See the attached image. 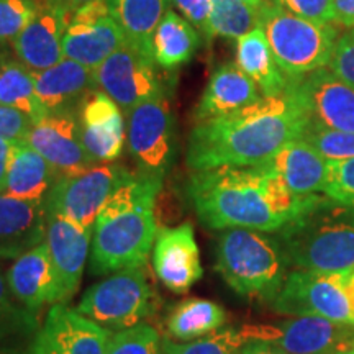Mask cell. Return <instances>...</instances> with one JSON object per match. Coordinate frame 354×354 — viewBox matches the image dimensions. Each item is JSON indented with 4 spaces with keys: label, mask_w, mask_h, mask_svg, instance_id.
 <instances>
[{
    "label": "cell",
    "mask_w": 354,
    "mask_h": 354,
    "mask_svg": "<svg viewBox=\"0 0 354 354\" xmlns=\"http://www.w3.org/2000/svg\"><path fill=\"white\" fill-rule=\"evenodd\" d=\"M50 162L28 145H15L3 194L25 201L46 202L59 179Z\"/></svg>",
    "instance_id": "26"
},
{
    "label": "cell",
    "mask_w": 354,
    "mask_h": 354,
    "mask_svg": "<svg viewBox=\"0 0 354 354\" xmlns=\"http://www.w3.org/2000/svg\"><path fill=\"white\" fill-rule=\"evenodd\" d=\"M38 10L39 6L35 0H0V43L13 41Z\"/></svg>",
    "instance_id": "37"
},
{
    "label": "cell",
    "mask_w": 354,
    "mask_h": 354,
    "mask_svg": "<svg viewBox=\"0 0 354 354\" xmlns=\"http://www.w3.org/2000/svg\"><path fill=\"white\" fill-rule=\"evenodd\" d=\"M312 122L326 128L354 131V87L323 68L292 82Z\"/></svg>",
    "instance_id": "15"
},
{
    "label": "cell",
    "mask_w": 354,
    "mask_h": 354,
    "mask_svg": "<svg viewBox=\"0 0 354 354\" xmlns=\"http://www.w3.org/2000/svg\"><path fill=\"white\" fill-rule=\"evenodd\" d=\"M0 105L21 110L33 123L48 115L37 97L35 74L19 59L6 55H0Z\"/></svg>",
    "instance_id": "31"
},
{
    "label": "cell",
    "mask_w": 354,
    "mask_h": 354,
    "mask_svg": "<svg viewBox=\"0 0 354 354\" xmlns=\"http://www.w3.org/2000/svg\"><path fill=\"white\" fill-rule=\"evenodd\" d=\"M344 292H346L349 305H351V310L354 313V269L344 277Z\"/></svg>",
    "instance_id": "47"
},
{
    "label": "cell",
    "mask_w": 354,
    "mask_h": 354,
    "mask_svg": "<svg viewBox=\"0 0 354 354\" xmlns=\"http://www.w3.org/2000/svg\"><path fill=\"white\" fill-rule=\"evenodd\" d=\"M127 148L138 171L162 177L176 159V120L166 94L128 110Z\"/></svg>",
    "instance_id": "9"
},
{
    "label": "cell",
    "mask_w": 354,
    "mask_h": 354,
    "mask_svg": "<svg viewBox=\"0 0 354 354\" xmlns=\"http://www.w3.org/2000/svg\"><path fill=\"white\" fill-rule=\"evenodd\" d=\"M187 194L212 230L248 228L276 233L299 218L320 196H295L263 165L192 171Z\"/></svg>",
    "instance_id": "1"
},
{
    "label": "cell",
    "mask_w": 354,
    "mask_h": 354,
    "mask_svg": "<svg viewBox=\"0 0 354 354\" xmlns=\"http://www.w3.org/2000/svg\"><path fill=\"white\" fill-rule=\"evenodd\" d=\"M241 331L246 342H266L284 354H333L354 343V325L320 317H297L274 325H246Z\"/></svg>",
    "instance_id": "11"
},
{
    "label": "cell",
    "mask_w": 354,
    "mask_h": 354,
    "mask_svg": "<svg viewBox=\"0 0 354 354\" xmlns=\"http://www.w3.org/2000/svg\"><path fill=\"white\" fill-rule=\"evenodd\" d=\"M24 145L41 154L59 176L76 174L99 165L82 143L81 123L74 107L48 113L33 123Z\"/></svg>",
    "instance_id": "14"
},
{
    "label": "cell",
    "mask_w": 354,
    "mask_h": 354,
    "mask_svg": "<svg viewBox=\"0 0 354 354\" xmlns=\"http://www.w3.org/2000/svg\"><path fill=\"white\" fill-rule=\"evenodd\" d=\"M127 44V37L112 17L94 25H69L64 33V57L97 69L110 55Z\"/></svg>",
    "instance_id": "25"
},
{
    "label": "cell",
    "mask_w": 354,
    "mask_h": 354,
    "mask_svg": "<svg viewBox=\"0 0 354 354\" xmlns=\"http://www.w3.org/2000/svg\"><path fill=\"white\" fill-rule=\"evenodd\" d=\"M302 140L322 154L328 162L354 158V131H342L310 122Z\"/></svg>",
    "instance_id": "35"
},
{
    "label": "cell",
    "mask_w": 354,
    "mask_h": 354,
    "mask_svg": "<svg viewBox=\"0 0 354 354\" xmlns=\"http://www.w3.org/2000/svg\"><path fill=\"white\" fill-rule=\"evenodd\" d=\"M333 354H354V346H348V348H343L339 349V351H336Z\"/></svg>",
    "instance_id": "50"
},
{
    "label": "cell",
    "mask_w": 354,
    "mask_h": 354,
    "mask_svg": "<svg viewBox=\"0 0 354 354\" xmlns=\"http://www.w3.org/2000/svg\"><path fill=\"white\" fill-rule=\"evenodd\" d=\"M172 0H109L110 15L125 33L127 43L153 59V37ZM154 61V59H153Z\"/></svg>",
    "instance_id": "27"
},
{
    "label": "cell",
    "mask_w": 354,
    "mask_h": 354,
    "mask_svg": "<svg viewBox=\"0 0 354 354\" xmlns=\"http://www.w3.org/2000/svg\"><path fill=\"white\" fill-rule=\"evenodd\" d=\"M328 69L354 87V28L338 37Z\"/></svg>",
    "instance_id": "40"
},
{
    "label": "cell",
    "mask_w": 354,
    "mask_h": 354,
    "mask_svg": "<svg viewBox=\"0 0 354 354\" xmlns=\"http://www.w3.org/2000/svg\"><path fill=\"white\" fill-rule=\"evenodd\" d=\"M0 354H8V351H3V349H0Z\"/></svg>",
    "instance_id": "52"
},
{
    "label": "cell",
    "mask_w": 354,
    "mask_h": 354,
    "mask_svg": "<svg viewBox=\"0 0 354 354\" xmlns=\"http://www.w3.org/2000/svg\"><path fill=\"white\" fill-rule=\"evenodd\" d=\"M162 177L136 171L109 198L97 216L91 246V269L109 274L143 268L158 236L154 203Z\"/></svg>",
    "instance_id": "3"
},
{
    "label": "cell",
    "mask_w": 354,
    "mask_h": 354,
    "mask_svg": "<svg viewBox=\"0 0 354 354\" xmlns=\"http://www.w3.org/2000/svg\"><path fill=\"white\" fill-rule=\"evenodd\" d=\"M112 335L76 308L56 304L24 354H107Z\"/></svg>",
    "instance_id": "13"
},
{
    "label": "cell",
    "mask_w": 354,
    "mask_h": 354,
    "mask_svg": "<svg viewBox=\"0 0 354 354\" xmlns=\"http://www.w3.org/2000/svg\"><path fill=\"white\" fill-rule=\"evenodd\" d=\"M46 203L0 194V259H19L46 238Z\"/></svg>",
    "instance_id": "20"
},
{
    "label": "cell",
    "mask_w": 354,
    "mask_h": 354,
    "mask_svg": "<svg viewBox=\"0 0 354 354\" xmlns=\"http://www.w3.org/2000/svg\"><path fill=\"white\" fill-rule=\"evenodd\" d=\"M158 308V295L141 268L123 269L86 290L77 312L109 331L145 323Z\"/></svg>",
    "instance_id": "7"
},
{
    "label": "cell",
    "mask_w": 354,
    "mask_h": 354,
    "mask_svg": "<svg viewBox=\"0 0 354 354\" xmlns=\"http://www.w3.org/2000/svg\"><path fill=\"white\" fill-rule=\"evenodd\" d=\"M82 143L95 162H113L125 146V122L122 110L102 91L88 92L79 115Z\"/></svg>",
    "instance_id": "19"
},
{
    "label": "cell",
    "mask_w": 354,
    "mask_h": 354,
    "mask_svg": "<svg viewBox=\"0 0 354 354\" xmlns=\"http://www.w3.org/2000/svg\"><path fill=\"white\" fill-rule=\"evenodd\" d=\"M284 10L318 24H335L333 0H272Z\"/></svg>",
    "instance_id": "39"
},
{
    "label": "cell",
    "mask_w": 354,
    "mask_h": 354,
    "mask_svg": "<svg viewBox=\"0 0 354 354\" xmlns=\"http://www.w3.org/2000/svg\"><path fill=\"white\" fill-rule=\"evenodd\" d=\"M335 24L344 28H354V0H333Z\"/></svg>",
    "instance_id": "44"
},
{
    "label": "cell",
    "mask_w": 354,
    "mask_h": 354,
    "mask_svg": "<svg viewBox=\"0 0 354 354\" xmlns=\"http://www.w3.org/2000/svg\"><path fill=\"white\" fill-rule=\"evenodd\" d=\"M240 354H284L281 349H277L272 344L266 342H258V339H250L241 348Z\"/></svg>",
    "instance_id": "46"
},
{
    "label": "cell",
    "mask_w": 354,
    "mask_h": 354,
    "mask_svg": "<svg viewBox=\"0 0 354 354\" xmlns=\"http://www.w3.org/2000/svg\"><path fill=\"white\" fill-rule=\"evenodd\" d=\"M7 284L17 302L33 313L44 305L59 304V287L46 241L15 259L7 272Z\"/></svg>",
    "instance_id": "21"
},
{
    "label": "cell",
    "mask_w": 354,
    "mask_h": 354,
    "mask_svg": "<svg viewBox=\"0 0 354 354\" xmlns=\"http://www.w3.org/2000/svg\"><path fill=\"white\" fill-rule=\"evenodd\" d=\"M107 354H165V349L158 330L149 323H140L113 333Z\"/></svg>",
    "instance_id": "36"
},
{
    "label": "cell",
    "mask_w": 354,
    "mask_h": 354,
    "mask_svg": "<svg viewBox=\"0 0 354 354\" xmlns=\"http://www.w3.org/2000/svg\"><path fill=\"white\" fill-rule=\"evenodd\" d=\"M13 146L15 145L10 143V141L0 138V194H3V190H6L7 172L8 166H10Z\"/></svg>",
    "instance_id": "45"
},
{
    "label": "cell",
    "mask_w": 354,
    "mask_h": 354,
    "mask_svg": "<svg viewBox=\"0 0 354 354\" xmlns=\"http://www.w3.org/2000/svg\"><path fill=\"white\" fill-rule=\"evenodd\" d=\"M88 2H92V0H68V7H69V10L74 13L77 8H81L82 6H86V3H88Z\"/></svg>",
    "instance_id": "49"
},
{
    "label": "cell",
    "mask_w": 354,
    "mask_h": 354,
    "mask_svg": "<svg viewBox=\"0 0 354 354\" xmlns=\"http://www.w3.org/2000/svg\"><path fill=\"white\" fill-rule=\"evenodd\" d=\"M346 274H322L307 269L290 271L271 302L272 308L284 315L320 317L354 325V313L344 292Z\"/></svg>",
    "instance_id": "10"
},
{
    "label": "cell",
    "mask_w": 354,
    "mask_h": 354,
    "mask_svg": "<svg viewBox=\"0 0 354 354\" xmlns=\"http://www.w3.org/2000/svg\"><path fill=\"white\" fill-rule=\"evenodd\" d=\"M325 196L354 210V158L330 162Z\"/></svg>",
    "instance_id": "38"
},
{
    "label": "cell",
    "mask_w": 354,
    "mask_h": 354,
    "mask_svg": "<svg viewBox=\"0 0 354 354\" xmlns=\"http://www.w3.org/2000/svg\"><path fill=\"white\" fill-rule=\"evenodd\" d=\"M174 6L183 12L185 20L205 35L209 28L212 13V0H172Z\"/></svg>",
    "instance_id": "42"
},
{
    "label": "cell",
    "mask_w": 354,
    "mask_h": 354,
    "mask_svg": "<svg viewBox=\"0 0 354 354\" xmlns=\"http://www.w3.org/2000/svg\"><path fill=\"white\" fill-rule=\"evenodd\" d=\"M245 343L243 331L230 326L189 343H176L169 338H162V349L165 354H240Z\"/></svg>",
    "instance_id": "33"
},
{
    "label": "cell",
    "mask_w": 354,
    "mask_h": 354,
    "mask_svg": "<svg viewBox=\"0 0 354 354\" xmlns=\"http://www.w3.org/2000/svg\"><path fill=\"white\" fill-rule=\"evenodd\" d=\"M312 122L294 88L261 97L227 117L197 123L190 131L187 166L192 171L221 166H256L290 141L302 138Z\"/></svg>",
    "instance_id": "2"
},
{
    "label": "cell",
    "mask_w": 354,
    "mask_h": 354,
    "mask_svg": "<svg viewBox=\"0 0 354 354\" xmlns=\"http://www.w3.org/2000/svg\"><path fill=\"white\" fill-rule=\"evenodd\" d=\"M201 37L192 24L176 12H167L153 37V59L165 69L187 64L198 50Z\"/></svg>",
    "instance_id": "29"
},
{
    "label": "cell",
    "mask_w": 354,
    "mask_h": 354,
    "mask_svg": "<svg viewBox=\"0 0 354 354\" xmlns=\"http://www.w3.org/2000/svg\"><path fill=\"white\" fill-rule=\"evenodd\" d=\"M110 7L109 0H92L73 13L69 25H94L97 21L109 19Z\"/></svg>",
    "instance_id": "43"
},
{
    "label": "cell",
    "mask_w": 354,
    "mask_h": 354,
    "mask_svg": "<svg viewBox=\"0 0 354 354\" xmlns=\"http://www.w3.org/2000/svg\"><path fill=\"white\" fill-rule=\"evenodd\" d=\"M227 322V312L220 304L207 299H185L167 317L166 328L179 342L198 339L220 330Z\"/></svg>",
    "instance_id": "30"
},
{
    "label": "cell",
    "mask_w": 354,
    "mask_h": 354,
    "mask_svg": "<svg viewBox=\"0 0 354 354\" xmlns=\"http://www.w3.org/2000/svg\"><path fill=\"white\" fill-rule=\"evenodd\" d=\"M261 6H250L240 0H212V13L205 38L221 37L238 41L259 26Z\"/></svg>",
    "instance_id": "32"
},
{
    "label": "cell",
    "mask_w": 354,
    "mask_h": 354,
    "mask_svg": "<svg viewBox=\"0 0 354 354\" xmlns=\"http://www.w3.org/2000/svg\"><path fill=\"white\" fill-rule=\"evenodd\" d=\"M287 261L279 238L248 228H228L218 236L215 269L243 297L271 304L287 277Z\"/></svg>",
    "instance_id": "5"
},
{
    "label": "cell",
    "mask_w": 354,
    "mask_h": 354,
    "mask_svg": "<svg viewBox=\"0 0 354 354\" xmlns=\"http://www.w3.org/2000/svg\"><path fill=\"white\" fill-rule=\"evenodd\" d=\"M131 171L113 162H102L76 174L61 176L46 198V212L66 216L94 232L97 216Z\"/></svg>",
    "instance_id": "8"
},
{
    "label": "cell",
    "mask_w": 354,
    "mask_h": 354,
    "mask_svg": "<svg viewBox=\"0 0 354 354\" xmlns=\"http://www.w3.org/2000/svg\"><path fill=\"white\" fill-rule=\"evenodd\" d=\"M236 64L253 79L263 97L284 94L292 84L277 66L268 38L259 26L236 41Z\"/></svg>",
    "instance_id": "28"
},
{
    "label": "cell",
    "mask_w": 354,
    "mask_h": 354,
    "mask_svg": "<svg viewBox=\"0 0 354 354\" xmlns=\"http://www.w3.org/2000/svg\"><path fill=\"white\" fill-rule=\"evenodd\" d=\"M33 127V120L21 110L0 105V138L13 145H24Z\"/></svg>",
    "instance_id": "41"
},
{
    "label": "cell",
    "mask_w": 354,
    "mask_h": 354,
    "mask_svg": "<svg viewBox=\"0 0 354 354\" xmlns=\"http://www.w3.org/2000/svg\"><path fill=\"white\" fill-rule=\"evenodd\" d=\"M263 94L256 82L238 68L227 63L214 71L196 109L197 123L227 117L258 102Z\"/></svg>",
    "instance_id": "23"
},
{
    "label": "cell",
    "mask_w": 354,
    "mask_h": 354,
    "mask_svg": "<svg viewBox=\"0 0 354 354\" xmlns=\"http://www.w3.org/2000/svg\"><path fill=\"white\" fill-rule=\"evenodd\" d=\"M33 74L37 97L46 113L73 109L92 88H97L94 71L68 57L50 69Z\"/></svg>",
    "instance_id": "24"
},
{
    "label": "cell",
    "mask_w": 354,
    "mask_h": 354,
    "mask_svg": "<svg viewBox=\"0 0 354 354\" xmlns=\"http://www.w3.org/2000/svg\"><path fill=\"white\" fill-rule=\"evenodd\" d=\"M7 279L0 274V342L10 338H30L38 331L37 313L13 302Z\"/></svg>",
    "instance_id": "34"
},
{
    "label": "cell",
    "mask_w": 354,
    "mask_h": 354,
    "mask_svg": "<svg viewBox=\"0 0 354 354\" xmlns=\"http://www.w3.org/2000/svg\"><path fill=\"white\" fill-rule=\"evenodd\" d=\"M259 28L268 38L277 66L290 82L328 68L338 41L335 25L305 20L266 0L261 6Z\"/></svg>",
    "instance_id": "6"
},
{
    "label": "cell",
    "mask_w": 354,
    "mask_h": 354,
    "mask_svg": "<svg viewBox=\"0 0 354 354\" xmlns=\"http://www.w3.org/2000/svg\"><path fill=\"white\" fill-rule=\"evenodd\" d=\"M353 346H354V343H353Z\"/></svg>",
    "instance_id": "53"
},
{
    "label": "cell",
    "mask_w": 354,
    "mask_h": 354,
    "mask_svg": "<svg viewBox=\"0 0 354 354\" xmlns=\"http://www.w3.org/2000/svg\"><path fill=\"white\" fill-rule=\"evenodd\" d=\"M153 63V59L127 43L94 69L95 86L123 112H128L145 102L165 95Z\"/></svg>",
    "instance_id": "12"
},
{
    "label": "cell",
    "mask_w": 354,
    "mask_h": 354,
    "mask_svg": "<svg viewBox=\"0 0 354 354\" xmlns=\"http://www.w3.org/2000/svg\"><path fill=\"white\" fill-rule=\"evenodd\" d=\"M35 2L39 7H68V0H35Z\"/></svg>",
    "instance_id": "48"
},
{
    "label": "cell",
    "mask_w": 354,
    "mask_h": 354,
    "mask_svg": "<svg viewBox=\"0 0 354 354\" xmlns=\"http://www.w3.org/2000/svg\"><path fill=\"white\" fill-rule=\"evenodd\" d=\"M279 233L289 266L322 274L354 269V210L325 194Z\"/></svg>",
    "instance_id": "4"
},
{
    "label": "cell",
    "mask_w": 354,
    "mask_h": 354,
    "mask_svg": "<svg viewBox=\"0 0 354 354\" xmlns=\"http://www.w3.org/2000/svg\"><path fill=\"white\" fill-rule=\"evenodd\" d=\"M73 19L68 7H39L35 19L13 39L17 59L32 73H41L64 59L63 39Z\"/></svg>",
    "instance_id": "18"
},
{
    "label": "cell",
    "mask_w": 354,
    "mask_h": 354,
    "mask_svg": "<svg viewBox=\"0 0 354 354\" xmlns=\"http://www.w3.org/2000/svg\"><path fill=\"white\" fill-rule=\"evenodd\" d=\"M240 2L250 3V6H261V3H263L264 0H240Z\"/></svg>",
    "instance_id": "51"
},
{
    "label": "cell",
    "mask_w": 354,
    "mask_h": 354,
    "mask_svg": "<svg viewBox=\"0 0 354 354\" xmlns=\"http://www.w3.org/2000/svg\"><path fill=\"white\" fill-rule=\"evenodd\" d=\"M261 165L281 177L295 196H320L328 184L330 162L307 141L297 138Z\"/></svg>",
    "instance_id": "22"
},
{
    "label": "cell",
    "mask_w": 354,
    "mask_h": 354,
    "mask_svg": "<svg viewBox=\"0 0 354 354\" xmlns=\"http://www.w3.org/2000/svg\"><path fill=\"white\" fill-rule=\"evenodd\" d=\"M154 272L172 294H185L203 276L192 225L161 228L153 248Z\"/></svg>",
    "instance_id": "17"
},
{
    "label": "cell",
    "mask_w": 354,
    "mask_h": 354,
    "mask_svg": "<svg viewBox=\"0 0 354 354\" xmlns=\"http://www.w3.org/2000/svg\"><path fill=\"white\" fill-rule=\"evenodd\" d=\"M94 232L66 216L48 214L46 241L59 287V304H68L76 295L84 276L87 254Z\"/></svg>",
    "instance_id": "16"
}]
</instances>
